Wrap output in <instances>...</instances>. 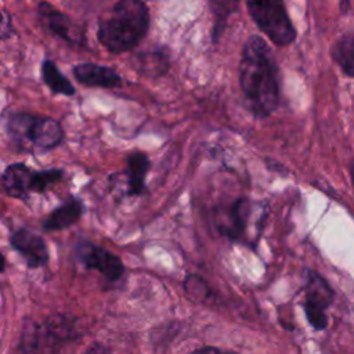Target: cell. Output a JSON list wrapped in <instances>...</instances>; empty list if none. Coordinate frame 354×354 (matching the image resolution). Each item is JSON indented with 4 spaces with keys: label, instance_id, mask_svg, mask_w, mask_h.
<instances>
[{
    "label": "cell",
    "instance_id": "obj_1",
    "mask_svg": "<svg viewBox=\"0 0 354 354\" xmlns=\"http://www.w3.org/2000/svg\"><path fill=\"white\" fill-rule=\"evenodd\" d=\"M239 83L248 109L256 118L270 116L279 105V76L272 51L257 35L248 39L241 62Z\"/></svg>",
    "mask_w": 354,
    "mask_h": 354
},
{
    "label": "cell",
    "instance_id": "obj_2",
    "mask_svg": "<svg viewBox=\"0 0 354 354\" xmlns=\"http://www.w3.org/2000/svg\"><path fill=\"white\" fill-rule=\"evenodd\" d=\"M149 29V10L142 0H118L98 21L97 37L112 54L136 47Z\"/></svg>",
    "mask_w": 354,
    "mask_h": 354
},
{
    "label": "cell",
    "instance_id": "obj_3",
    "mask_svg": "<svg viewBox=\"0 0 354 354\" xmlns=\"http://www.w3.org/2000/svg\"><path fill=\"white\" fill-rule=\"evenodd\" d=\"M75 336V325L68 318L50 317L41 322L24 325L21 350L25 354H54Z\"/></svg>",
    "mask_w": 354,
    "mask_h": 354
},
{
    "label": "cell",
    "instance_id": "obj_4",
    "mask_svg": "<svg viewBox=\"0 0 354 354\" xmlns=\"http://www.w3.org/2000/svg\"><path fill=\"white\" fill-rule=\"evenodd\" d=\"M7 131L17 144L40 149H51L64 138V130L58 120L30 113H12L7 122Z\"/></svg>",
    "mask_w": 354,
    "mask_h": 354
},
{
    "label": "cell",
    "instance_id": "obj_5",
    "mask_svg": "<svg viewBox=\"0 0 354 354\" xmlns=\"http://www.w3.org/2000/svg\"><path fill=\"white\" fill-rule=\"evenodd\" d=\"M249 15L274 44L288 46L296 39V29L283 0H248Z\"/></svg>",
    "mask_w": 354,
    "mask_h": 354
},
{
    "label": "cell",
    "instance_id": "obj_6",
    "mask_svg": "<svg viewBox=\"0 0 354 354\" xmlns=\"http://www.w3.org/2000/svg\"><path fill=\"white\" fill-rule=\"evenodd\" d=\"M304 314L308 324L315 330H324L328 326V317L325 310L333 303L335 292L325 278H322L317 271H306V285H304Z\"/></svg>",
    "mask_w": 354,
    "mask_h": 354
},
{
    "label": "cell",
    "instance_id": "obj_7",
    "mask_svg": "<svg viewBox=\"0 0 354 354\" xmlns=\"http://www.w3.org/2000/svg\"><path fill=\"white\" fill-rule=\"evenodd\" d=\"M37 17L41 26L54 36L75 46L84 44L86 39L83 30L68 15L54 8L51 4L41 1L37 7Z\"/></svg>",
    "mask_w": 354,
    "mask_h": 354
},
{
    "label": "cell",
    "instance_id": "obj_8",
    "mask_svg": "<svg viewBox=\"0 0 354 354\" xmlns=\"http://www.w3.org/2000/svg\"><path fill=\"white\" fill-rule=\"evenodd\" d=\"M250 213L252 202L243 196L238 198L228 207L217 210L216 227L228 239L238 241L246 232Z\"/></svg>",
    "mask_w": 354,
    "mask_h": 354
},
{
    "label": "cell",
    "instance_id": "obj_9",
    "mask_svg": "<svg viewBox=\"0 0 354 354\" xmlns=\"http://www.w3.org/2000/svg\"><path fill=\"white\" fill-rule=\"evenodd\" d=\"M77 254L86 268L100 271L109 281L119 279L124 272V266L122 260L116 254L101 246L84 243L79 246Z\"/></svg>",
    "mask_w": 354,
    "mask_h": 354
},
{
    "label": "cell",
    "instance_id": "obj_10",
    "mask_svg": "<svg viewBox=\"0 0 354 354\" xmlns=\"http://www.w3.org/2000/svg\"><path fill=\"white\" fill-rule=\"evenodd\" d=\"M11 246L22 254L28 267H43L48 261V249L44 239L28 228L15 231L10 238Z\"/></svg>",
    "mask_w": 354,
    "mask_h": 354
},
{
    "label": "cell",
    "instance_id": "obj_11",
    "mask_svg": "<svg viewBox=\"0 0 354 354\" xmlns=\"http://www.w3.org/2000/svg\"><path fill=\"white\" fill-rule=\"evenodd\" d=\"M76 80L88 87H104L113 88L122 84L120 75L105 65H98L93 62H82L72 69Z\"/></svg>",
    "mask_w": 354,
    "mask_h": 354
},
{
    "label": "cell",
    "instance_id": "obj_12",
    "mask_svg": "<svg viewBox=\"0 0 354 354\" xmlns=\"http://www.w3.org/2000/svg\"><path fill=\"white\" fill-rule=\"evenodd\" d=\"M33 173L24 163H12L6 167L3 173V187L7 195L12 198H26L32 192V178Z\"/></svg>",
    "mask_w": 354,
    "mask_h": 354
},
{
    "label": "cell",
    "instance_id": "obj_13",
    "mask_svg": "<svg viewBox=\"0 0 354 354\" xmlns=\"http://www.w3.org/2000/svg\"><path fill=\"white\" fill-rule=\"evenodd\" d=\"M83 213V203L79 198H69L59 207L53 210L43 221L46 231H59L73 225Z\"/></svg>",
    "mask_w": 354,
    "mask_h": 354
},
{
    "label": "cell",
    "instance_id": "obj_14",
    "mask_svg": "<svg viewBox=\"0 0 354 354\" xmlns=\"http://www.w3.org/2000/svg\"><path fill=\"white\" fill-rule=\"evenodd\" d=\"M134 69L147 77H159L169 71L170 57L163 48L142 51L133 59Z\"/></svg>",
    "mask_w": 354,
    "mask_h": 354
},
{
    "label": "cell",
    "instance_id": "obj_15",
    "mask_svg": "<svg viewBox=\"0 0 354 354\" xmlns=\"http://www.w3.org/2000/svg\"><path fill=\"white\" fill-rule=\"evenodd\" d=\"M147 153L136 151L127 158V184L130 195H141L145 191V178L149 170Z\"/></svg>",
    "mask_w": 354,
    "mask_h": 354
},
{
    "label": "cell",
    "instance_id": "obj_16",
    "mask_svg": "<svg viewBox=\"0 0 354 354\" xmlns=\"http://www.w3.org/2000/svg\"><path fill=\"white\" fill-rule=\"evenodd\" d=\"M41 79L44 84L55 94L73 95L76 91L73 84L65 77V75H62L51 59H44L41 62Z\"/></svg>",
    "mask_w": 354,
    "mask_h": 354
},
{
    "label": "cell",
    "instance_id": "obj_17",
    "mask_svg": "<svg viewBox=\"0 0 354 354\" xmlns=\"http://www.w3.org/2000/svg\"><path fill=\"white\" fill-rule=\"evenodd\" d=\"M330 54L339 68L354 79V35H344L337 39L332 46Z\"/></svg>",
    "mask_w": 354,
    "mask_h": 354
},
{
    "label": "cell",
    "instance_id": "obj_18",
    "mask_svg": "<svg viewBox=\"0 0 354 354\" xmlns=\"http://www.w3.org/2000/svg\"><path fill=\"white\" fill-rule=\"evenodd\" d=\"M239 0H209L210 10L214 15V28H213V41L216 43L225 28V22L230 15L234 14L238 8Z\"/></svg>",
    "mask_w": 354,
    "mask_h": 354
},
{
    "label": "cell",
    "instance_id": "obj_19",
    "mask_svg": "<svg viewBox=\"0 0 354 354\" xmlns=\"http://www.w3.org/2000/svg\"><path fill=\"white\" fill-rule=\"evenodd\" d=\"M64 177L61 169H48L33 173L32 178V192H44L48 187L58 183Z\"/></svg>",
    "mask_w": 354,
    "mask_h": 354
},
{
    "label": "cell",
    "instance_id": "obj_20",
    "mask_svg": "<svg viewBox=\"0 0 354 354\" xmlns=\"http://www.w3.org/2000/svg\"><path fill=\"white\" fill-rule=\"evenodd\" d=\"M12 32H14V28H12L11 15L6 10L0 8V40L10 37Z\"/></svg>",
    "mask_w": 354,
    "mask_h": 354
},
{
    "label": "cell",
    "instance_id": "obj_21",
    "mask_svg": "<svg viewBox=\"0 0 354 354\" xmlns=\"http://www.w3.org/2000/svg\"><path fill=\"white\" fill-rule=\"evenodd\" d=\"M189 354H239V353L231 351V350H223V348L213 347V346H205V347H199V348L191 351Z\"/></svg>",
    "mask_w": 354,
    "mask_h": 354
},
{
    "label": "cell",
    "instance_id": "obj_22",
    "mask_svg": "<svg viewBox=\"0 0 354 354\" xmlns=\"http://www.w3.org/2000/svg\"><path fill=\"white\" fill-rule=\"evenodd\" d=\"M83 354H111V350L102 343H94Z\"/></svg>",
    "mask_w": 354,
    "mask_h": 354
},
{
    "label": "cell",
    "instance_id": "obj_23",
    "mask_svg": "<svg viewBox=\"0 0 354 354\" xmlns=\"http://www.w3.org/2000/svg\"><path fill=\"white\" fill-rule=\"evenodd\" d=\"M6 267V260H4V256L0 253V272L4 270Z\"/></svg>",
    "mask_w": 354,
    "mask_h": 354
},
{
    "label": "cell",
    "instance_id": "obj_24",
    "mask_svg": "<svg viewBox=\"0 0 354 354\" xmlns=\"http://www.w3.org/2000/svg\"><path fill=\"white\" fill-rule=\"evenodd\" d=\"M350 174H351V180H353V184H354V159L350 163Z\"/></svg>",
    "mask_w": 354,
    "mask_h": 354
}]
</instances>
